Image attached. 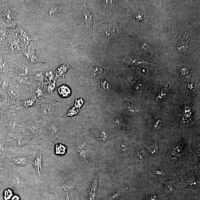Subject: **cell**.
Here are the masks:
<instances>
[{
    "label": "cell",
    "mask_w": 200,
    "mask_h": 200,
    "mask_svg": "<svg viewBox=\"0 0 200 200\" xmlns=\"http://www.w3.org/2000/svg\"><path fill=\"white\" fill-rule=\"evenodd\" d=\"M23 133L32 138H40L41 131L45 129L44 120L37 112L31 117L21 121Z\"/></svg>",
    "instance_id": "1"
},
{
    "label": "cell",
    "mask_w": 200,
    "mask_h": 200,
    "mask_svg": "<svg viewBox=\"0 0 200 200\" xmlns=\"http://www.w3.org/2000/svg\"><path fill=\"white\" fill-rule=\"evenodd\" d=\"M26 97L10 82L7 90V100L9 105L18 108L20 104Z\"/></svg>",
    "instance_id": "2"
},
{
    "label": "cell",
    "mask_w": 200,
    "mask_h": 200,
    "mask_svg": "<svg viewBox=\"0 0 200 200\" xmlns=\"http://www.w3.org/2000/svg\"><path fill=\"white\" fill-rule=\"evenodd\" d=\"M37 108V114L45 120L53 115V103L49 97L40 101L36 107Z\"/></svg>",
    "instance_id": "3"
},
{
    "label": "cell",
    "mask_w": 200,
    "mask_h": 200,
    "mask_svg": "<svg viewBox=\"0 0 200 200\" xmlns=\"http://www.w3.org/2000/svg\"><path fill=\"white\" fill-rule=\"evenodd\" d=\"M15 138L12 142V145L16 148H20L25 146L37 144L38 140L29 136L24 133H19L14 136Z\"/></svg>",
    "instance_id": "4"
},
{
    "label": "cell",
    "mask_w": 200,
    "mask_h": 200,
    "mask_svg": "<svg viewBox=\"0 0 200 200\" xmlns=\"http://www.w3.org/2000/svg\"><path fill=\"white\" fill-rule=\"evenodd\" d=\"M11 65L8 55L0 52V74L10 73Z\"/></svg>",
    "instance_id": "5"
},
{
    "label": "cell",
    "mask_w": 200,
    "mask_h": 200,
    "mask_svg": "<svg viewBox=\"0 0 200 200\" xmlns=\"http://www.w3.org/2000/svg\"><path fill=\"white\" fill-rule=\"evenodd\" d=\"M191 107L188 104H186L182 110L180 121L183 126L187 125L190 121L192 114Z\"/></svg>",
    "instance_id": "6"
},
{
    "label": "cell",
    "mask_w": 200,
    "mask_h": 200,
    "mask_svg": "<svg viewBox=\"0 0 200 200\" xmlns=\"http://www.w3.org/2000/svg\"><path fill=\"white\" fill-rule=\"evenodd\" d=\"M39 100L37 97L33 95L31 97L22 101L20 104L18 108L26 109L30 108L37 107L39 102Z\"/></svg>",
    "instance_id": "7"
},
{
    "label": "cell",
    "mask_w": 200,
    "mask_h": 200,
    "mask_svg": "<svg viewBox=\"0 0 200 200\" xmlns=\"http://www.w3.org/2000/svg\"><path fill=\"white\" fill-rule=\"evenodd\" d=\"M35 167L38 174L40 175L42 172V153L40 149L38 153L37 158L33 161L30 162Z\"/></svg>",
    "instance_id": "8"
},
{
    "label": "cell",
    "mask_w": 200,
    "mask_h": 200,
    "mask_svg": "<svg viewBox=\"0 0 200 200\" xmlns=\"http://www.w3.org/2000/svg\"><path fill=\"white\" fill-rule=\"evenodd\" d=\"M98 186V178L93 180L90 186L89 190V200H94L97 191Z\"/></svg>",
    "instance_id": "9"
},
{
    "label": "cell",
    "mask_w": 200,
    "mask_h": 200,
    "mask_svg": "<svg viewBox=\"0 0 200 200\" xmlns=\"http://www.w3.org/2000/svg\"><path fill=\"white\" fill-rule=\"evenodd\" d=\"M12 160L14 164L19 166L26 167L30 163L26 157H16L12 158Z\"/></svg>",
    "instance_id": "10"
},
{
    "label": "cell",
    "mask_w": 200,
    "mask_h": 200,
    "mask_svg": "<svg viewBox=\"0 0 200 200\" xmlns=\"http://www.w3.org/2000/svg\"><path fill=\"white\" fill-rule=\"evenodd\" d=\"M83 22L86 27L91 28L92 24V19L87 10H84L82 17Z\"/></svg>",
    "instance_id": "11"
},
{
    "label": "cell",
    "mask_w": 200,
    "mask_h": 200,
    "mask_svg": "<svg viewBox=\"0 0 200 200\" xmlns=\"http://www.w3.org/2000/svg\"><path fill=\"white\" fill-rule=\"evenodd\" d=\"M58 91L59 94L62 97H67L71 95V90L65 85L61 86L59 88Z\"/></svg>",
    "instance_id": "12"
},
{
    "label": "cell",
    "mask_w": 200,
    "mask_h": 200,
    "mask_svg": "<svg viewBox=\"0 0 200 200\" xmlns=\"http://www.w3.org/2000/svg\"><path fill=\"white\" fill-rule=\"evenodd\" d=\"M62 188L65 191H70L75 188V183L73 181H66L62 184Z\"/></svg>",
    "instance_id": "13"
},
{
    "label": "cell",
    "mask_w": 200,
    "mask_h": 200,
    "mask_svg": "<svg viewBox=\"0 0 200 200\" xmlns=\"http://www.w3.org/2000/svg\"><path fill=\"white\" fill-rule=\"evenodd\" d=\"M66 147L65 146L61 143L56 144L55 146L56 154L63 155L65 154Z\"/></svg>",
    "instance_id": "14"
},
{
    "label": "cell",
    "mask_w": 200,
    "mask_h": 200,
    "mask_svg": "<svg viewBox=\"0 0 200 200\" xmlns=\"http://www.w3.org/2000/svg\"><path fill=\"white\" fill-rule=\"evenodd\" d=\"M95 134L97 138L101 141H105L107 139V135L104 131H95Z\"/></svg>",
    "instance_id": "15"
},
{
    "label": "cell",
    "mask_w": 200,
    "mask_h": 200,
    "mask_svg": "<svg viewBox=\"0 0 200 200\" xmlns=\"http://www.w3.org/2000/svg\"><path fill=\"white\" fill-rule=\"evenodd\" d=\"M162 120H162L161 117L159 116H157V117H156L154 119L152 126L154 129H158L159 128L162 124Z\"/></svg>",
    "instance_id": "16"
},
{
    "label": "cell",
    "mask_w": 200,
    "mask_h": 200,
    "mask_svg": "<svg viewBox=\"0 0 200 200\" xmlns=\"http://www.w3.org/2000/svg\"><path fill=\"white\" fill-rule=\"evenodd\" d=\"M116 33V30L114 28H109L106 30L105 31V35L108 38H112L115 35Z\"/></svg>",
    "instance_id": "17"
},
{
    "label": "cell",
    "mask_w": 200,
    "mask_h": 200,
    "mask_svg": "<svg viewBox=\"0 0 200 200\" xmlns=\"http://www.w3.org/2000/svg\"><path fill=\"white\" fill-rule=\"evenodd\" d=\"M113 1H102L103 5H104V7L106 8H109L111 7H112L113 4H114V2Z\"/></svg>",
    "instance_id": "18"
},
{
    "label": "cell",
    "mask_w": 200,
    "mask_h": 200,
    "mask_svg": "<svg viewBox=\"0 0 200 200\" xmlns=\"http://www.w3.org/2000/svg\"><path fill=\"white\" fill-rule=\"evenodd\" d=\"M13 195L12 192L11 190L8 189L5 191L4 193V198L6 200H8L12 197Z\"/></svg>",
    "instance_id": "19"
},
{
    "label": "cell",
    "mask_w": 200,
    "mask_h": 200,
    "mask_svg": "<svg viewBox=\"0 0 200 200\" xmlns=\"http://www.w3.org/2000/svg\"><path fill=\"white\" fill-rule=\"evenodd\" d=\"M100 87L103 90H106L107 89L108 87V83L105 81H103L101 82L100 84Z\"/></svg>",
    "instance_id": "20"
},
{
    "label": "cell",
    "mask_w": 200,
    "mask_h": 200,
    "mask_svg": "<svg viewBox=\"0 0 200 200\" xmlns=\"http://www.w3.org/2000/svg\"><path fill=\"white\" fill-rule=\"evenodd\" d=\"M125 105L126 107L128 108V109L130 111H134V110L133 109V104H125Z\"/></svg>",
    "instance_id": "21"
},
{
    "label": "cell",
    "mask_w": 200,
    "mask_h": 200,
    "mask_svg": "<svg viewBox=\"0 0 200 200\" xmlns=\"http://www.w3.org/2000/svg\"><path fill=\"white\" fill-rule=\"evenodd\" d=\"M120 149L122 151H125L127 150L128 149V147H127V146L124 145V144H122L121 145H120Z\"/></svg>",
    "instance_id": "22"
},
{
    "label": "cell",
    "mask_w": 200,
    "mask_h": 200,
    "mask_svg": "<svg viewBox=\"0 0 200 200\" xmlns=\"http://www.w3.org/2000/svg\"><path fill=\"white\" fill-rule=\"evenodd\" d=\"M20 198L18 196H14L13 197L12 200H19Z\"/></svg>",
    "instance_id": "23"
},
{
    "label": "cell",
    "mask_w": 200,
    "mask_h": 200,
    "mask_svg": "<svg viewBox=\"0 0 200 200\" xmlns=\"http://www.w3.org/2000/svg\"><path fill=\"white\" fill-rule=\"evenodd\" d=\"M151 200H157L156 196H155L151 198Z\"/></svg>",
    "instance_id": "24"
},
{
    "label": "cell",
    "mask_w": 200,
    "mask_h": 200,
    "mask_svg": "<svg viewBox=\"0 0 200 200\" xmlns=\"http://www.w3.org/2000/svg\"><path fill=\"white\" fill-rule=\"evenodd\" d=\"M66 200H71L70 199L69 196H68V194H67Z\"/></svg>",
    "instance_id": "25"
}]
</instances>
